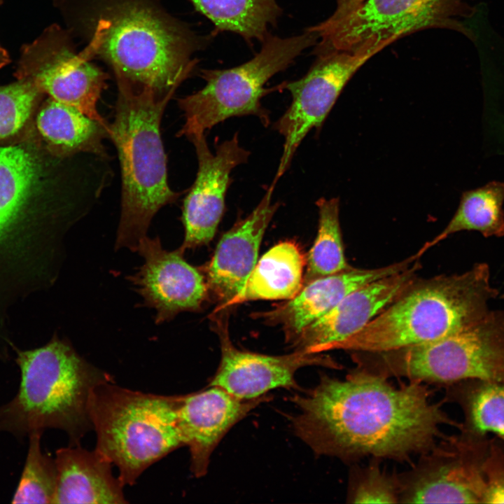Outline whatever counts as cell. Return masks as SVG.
<instances>
[{"label": "cell", "instance_id": "16", "mask_svg": "<svg viewBox=\"0 0 504 504\" xmlns=\"http://www.w3.org/2000/svg\"><path fill=\"white\" fill-rule=\"evenodd\" d=\"M418 260L400 272L371 281L349 293L332 309L307 327L291 343L295 351H328L332 344L359 332L414 281Z\"/></svg>", "mask_w": 504, "mask_h": 504}, {"label": "cell", "instance_id": "2", "mask_svg": "<svg viewBox=\"0 0 504 504\" xmlns=\"http://www.w3.org/2000/svg\"><path fill=\"white\" fill-rule=\"evenodd\" d=\"M66 29L85 46L90 60L100 59L115 78L174 95L191 76L215 36H202L171 15L162 0H61Z\"/></svg>", "mask_w": 504, "mask_h": 504}, {"label": "cell", "instance_id": "14", "mask_svg": "<svg viewBox=\"0 0 504 504\" xmlns=\"http://www.w3.org/2000/svg\"><path fill=\"white\" fill-rule=\"evenodd\" d=\"M214 321L221 359L209 386H218L239 398H258L276 388L299 389L295 374L304 366L342 368L330 356L321 354L295 351L286 355L268 356L239 350L230 339L227 321L223 316H215Z\"/></svg>", "mask_w": 504, "mask_h": 504}, {"label": "cell", "instance_id": "4", "mask_svg": "<svg viewBox=\"0 0 504 504\" xmlns=\"http://www.w3.org/2000/svg\"><path fill=\"white\" fill-rule=\"evenodd\" d=\"M115 81V117L109 124L122 181L115 246L136 251L156 213L181 195L168 183L160 134L162 115L173 95L161 96L150 87L136 88L122 78Z\"/></svg>", "mask_w": 504, "mask_h": 504}, {"label": "cell", "instance_id": "3", "mask_svg": "<svg viewBox=\"0 0 504 504\" xmlns=\"http://www.w3.org/2000/svg\"><path fill=\"white\" fill-rule=\"evenodd\" d=\"M498 293L484 262L463 274L414 281L359 332L328 351L381 353L452 335L482 321Z\"/></svg>", "mask_w": 504, "mask_h": 504}, {"label": "cell", "instance_id": "17", "mask_svg": "<svg viewBox=\"0 0 504 504\" xmlns=\"http://www.w3.org/2000/svg\"><path fill=\"white\" fill-rule=\"evenodd\" d=\"M200 391L179 396L178 426L184 443L189 447L190 470L204 476L210 456L226 433L268 397L241 399L215 386Z\"/></svg>", "mask_w": 504, "mask_h": 504}, {"label": "cell", "instance_id": "26", "mask_svg": "<svg viewBox=\"0 0 504 504\" xmlns=\"http://www.w3.org/2000/svg\"><path fill=\"white\" fill-rule=\"evenodd\" d=\"M504 183L491 181L463 192L454 215L444 230L415 254L420 258L429 248L461 231H477L485 237L504 236Z\"/></svg>", "mask_w": 504, "mask_h": 504}, {"label": "cell", "instance_id": "21", "mask_svg": "<svg viewBox=\"0 0 504 504\" xmlns=\"http://www.w3.org/2000/svg\"><path fill=\"white\" fill-rule=\"evenodd\" d=\"M36 126L54 155L109 158L104 145V140L110 139L109 124L94 120L71 106L49 97L38 113Z\"/></svg>", "mask_w": 504, "mask_h": 504}, {"label": "cell", "instance_id": "29", "mask_svg": "<svg viewBox=\"0 0 504 504\" xmlns=\"http://www.w3.org/2000/svg\"><path fill=\"white\" fill-rule=\"evenodd\" d=\"M372 458L365 466L352 465L346 502L351 503H400L399 474H392Z\"/></svg>", "mask_w": 504, "mask_h": 504}, {"label": "cell", "instance_id": "33", "mask_svg": "<svg viewBox=\"0 0 504 504\" xmlns=\"http://www.w3.org/2000/svg\"><path fill=\"white\" fill-rule=\"evenodd\" d=\"M8 62V55L6 50L0 46V67L5 65Z\"/></svg>", "mask_w": 504, "mask_h": 504}, {"label": "cell", "instance_id": "23", "mask_svg": "<svg viewBox=\"0 0 504 504\" xmlns=\"http://www.w3.org/2000/svg\"><path fill=\"white\" fill-rule=\"evenodd\" d=\"M40 160L19 146H0V239L15 225L41 187Z\"/></svg>", "mask_w": 504, "mask_h": 504}, {"label": "cell", "instance_id": "30", "mask_svg": "<svg viewBox=\"0 0 504 504\" xmlns=\"http://www.w3.org/2000/svg\"><path fill=\"white\" fill-rule=\"evenodd\" d=\"M41 94L27 79L0 87V139L12 136L22 127Z\"/></svg>", "mask_w": 504, "mask_h": 504}, {"label": "cell", "instance_id": "22", "mask_svg": "<svg viewBox=\"0 0 504 504\" xmlns=\"http://www.w3.org/2000/svg\"><path fill=\"white\" fill-rule=\"evenodd\" d=\"M305 258L292 241L277 244L257 262L239 292L214 312L257 300H289L304 284Z\"/></svg>", "mask_w": 504, "mask_h": 504}, {"label": "cell", "instance_id": "9", "mask_svg": "<svg viewBox=\"0 0 504 504\" xmlns=\"http://www.w3.org/2000/svg\"><path fill=\"white\" fill-rule=\"evenodd\" d=\"M475 12L465 0H361L337 9L322 22L307 28L318 36L314 53L356 51L391 44L401 37L429 28L473 34L457 18Z\"/></svg>", "mask_w": 504, "mask_h": 504}, {"label": "cell", "instance_id": "7", "mask_svg": "<svg viewBox=\"0 0 504 504\" xmlns=\"http://www.w3.org/2000/svg\"><path fill=\"white\" fill-rule=\"evenodd\" d=\"M318 42L316 33L305 32L286 38L270 34L260 51L246 62L229 69L200 70L204 86L190 95L178 99L185 122L177 133L187 139L210 130L232 117L254 115L267 127L270 112L262 98L279 85L268 89L266 83L274 75L289 67L307 48Z\"/></svg>", "mask_w": 504, "mask_h": 504}, {"label": "cell", "instance_id": "28", "mask_svg": "<svg viewBox=\"0 0 504 504\" xmlns=\"http://www.w3.org/2000/svg\"><path fill=\"white\" fill-rule=\"evenodd\" d=\"M43 431L31 432L26 462L12 503H52L57 485L55 459L43 453Z\"/></svg>", "mask_w": 504, "mask_h": 504}, {"label": "cell", "instance_id": "12", "mask_svg": "<svg viewBox=\"0 0 504 504\" xmlns=\"http://www.w3.org/2000/svg\"><path fill=\"white\" fill-rule=\"evenodd\" d=\"M384 47H363L356 51H330L316 59L300 78L280 84L291 95V103L274 123L284 138L282 155L272 183L289 167L306 135L323 124L342 90L355 73Z\"/></svg>", "mask_w": 504, "mask_h": 504}, {"label": "cell", "instance_id": "27", "mask_svg": "<svg viewBox=\"0 0 504 504\" xmlns=\"http://www.w3.org/2000/svg\"><path fill=\"white\" fill-rule=\"evenodd\" d=\"M318 225L314 243L307 257L304 284L317 278L352 268L346 260L340 225L338 197H321L316 202Z\"/></svg>", "mask_w": 504, "mask_h": 504}, {"label": "cell", "instance_id": "10", "mask_svg": "<svg viewBox=\"0 0 504 504\" xmlns=\"http://www.w3.org/2000/svg\"><path fill=\"white\" fill-rule=\"evenodd\" d=\"M438 442L399 474L400 503H483L491 439L459 430Z\"/></svg>", "mask_w": 504, "mask_h": 504}, {"label": "cell", "instance_id": "24", "mask_svg": "<svg viewBox=\"0 0 504 504\" xmlns=\"http://www.w3.org/2000/svg\"><path fill=\"white\" fill-rule=\"evenodd\" d=\"M195 10L214 25L216 36L230 31L240 36L248 45L262 43L276 26L282 9L276 0H188Z\"/></svg>", "mask_w": 504, "mask_h": 504}, {"label": "cell", "instance_id": "5", "mask_svg": "<svg viewBox=\"0 0 504 504\" xmlns=\"http://www.w3.org/2000/svg\"><path fill=\"white\" fill-rule=\"evenodd\" d=\"M21 372L16 396L0 407V431L24 437L32 431L57 428L70 445L93 430L89 414L92 389L114 381L112 375L88 363L68 342L54 337L46 345L18 351Z\"/></svg>", "mask_w": 504, "mask_h": 504}, {"label": "cell", "instance_id": "6", "mask_svg": "<svg viewBox=\"0 0 504 504\" xmlns=\"http://www.w3.org/2000/svg\"><path fill=\"white\" fill-rule=\"evenodd\" d=\"M179 396L133 391L115 381L92 391L89 414L95 449L119 470L121 484H134L150 465L184 446L178 426Z\"/></svg>", "mask_w": 504, "mask_h": 504}, {"label": "cell", "instance_id": "1", "mask_svg": "<svg viewBox=\"0 0 504 504\" xmlns=\"http://www.w3.org/2000/svg\"><path fill=\"white\" fill-rule=\"evenodd\" d=\"M428 384L388 379L355 368L344 379L320 376L318 383L291 400L296 435L321 456L353 463L369 457L411 462L444 436L442 425L458 428L442 402L431 400Z\"/></svg>", "mask_w": 504, "mask_h": 504}, {"label": "cell", "instance_id": "19", "mask_svg": "<svg viewBox=\"0 0 504 504\" xmlns=\"http://www.w3.org/2000/svg\"><path fill=\"white\" fill-rule=\"evenodd\" d=\"M415 255L402 262L375 269L351 268L317 278L304 284L295 296L274 309L255 314L266 323L280 325L290 344L309 325L346 295L374 280L400 272L414 262Z\"/></svg>", "mask_w": 504, "mask_h": 504}, {"label": "cell", "instance_id": "20", "mask_svg": "<svg viewBox=\"0 0 504 504\" xmlns=\"http://www.w3.org/2000/svg\"><path fill=\"white\" fill-rule=\"evenodd\" d=\"M57 485L52 504H125L123 487L113 464L95 449L70 445L56 451Z\"/></svg>", "mask_w": 504, "mask_h": 504}, {"label": "cell", "instance_id": "25", "mask_svg": "<svg viewBox=\"0 0 504 504\" xmlns=\"http://www.w3.org/2000/svg\"><path fill=\"white\" fill-rule=\"evenodd\" d=\"M444 401L457 404L464 419L459 430L493 433L504 443V383L465 379L444 386Z\"/></svg>", "mask_w": 504, "mask_h": 504}, {"label": "cell", "instance_id": "13", "mask_svg": "<svg viewBox=\"0 0 504 504\" xmlns=\"http://www.w3.org/2000/svg\"><path fill=\"white\" fill-rule=\"evenodd\" d=\"M195 148L198 162L195 180L182 206L184 239L179 248H195L214 237L225 207V196L234 168L246 163L250 152L239 145L237 133L215 146L212 153L204 134L188 139Z\"/></svg>", "mask_w": 504, "mask_h": 504}, {"label": "cell", "instance_id": "18", "mask_svg": "<svg viewBox=\"0 0 504 504\" xmlns=\"http://www.w3.org/2000/svg\"><path fill=\"white\" fill-rule=\"evenodd\" d=\"M274 186L272 183L253 211L223 235L206 269L208 291L219 306L239 292L257 263L261 241L279 206L272 202Z\"/></svg>", "mask_w": 504, "mask_h": 504}, {"label": "cell", "instance_id": "11", "mask_svg": "<svg viewBox=\"0 0 504 504\" xmlns=\"http://www.w3.org/2000/svg\"><path fill=\"white\" fill-rule=\"evenodd\" d=\"M75 45L66 29L49 27L24 49L20 61L22 79L31 80L50 98L107 125L97 103L109 76Z\"/></svg>", "mask_w": 504, "mask_h": 504}, {"label": "cell", "instance_id": "15", "mask_svg": "<svg viewBox=\"0 0 504 504\" xmlns=\"http://www.w3.org/2000/svg\"><path fill=\"white\" fill-rule=\"evenodd\" d=\"M136 251L144 262L128 279L136 287L145 305L155 310L157 324L172 319L180 312L200 308L208 292L206 279L185 260L183 251H167L158 237L145 236Z\"/></svg>", "mask_w": 504, "mask_h": 504}, {"label": "cell", "instance_id": "31", "mask_svg": "<svg viewBox=\"0 0 504 504\" xmlns=\"http://www.w3.org/2000/svg\"><path fill=\"white\" fill-rule=\"evenodd\" d=\"M485 492L483 503H504V448L497 439H491L484 464Z\"/></svg>", "mask_w": 504, "mask_h": 504}, {"label": "cell", "instance_id": "32", "mask_svg": "<svg viewBox=\"0 0 504 504\" xmlns=\"http://www.w3.org/2000/svg\"><path fill=\"white\" fill-rule=\"evenodd\" d=\"M337 1V8H346L351 7L356 4L358 3L361 0H336Z\"/></svg>", "mask_w": 504, "mask_h": 504}, {"label": "cell", "instance_id": "8", "mask_svg": "<svg viewBox=\"0 0 504 504\" xmlns=\"http://www.w3.org/2000/svg\"><path fill=\"white\" fill-rule=\"evenodd\" d=\"M377 370L388 379L441 386L465 379L504 383V309L452 335L381 353Z\"/></svg>", "mask_w": 504, "mask_h": 504}]
</instances>
